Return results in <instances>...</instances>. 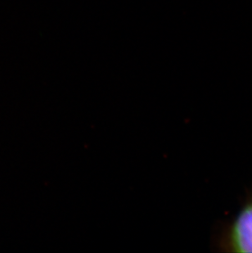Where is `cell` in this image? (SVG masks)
I'll list each match as a JSON object with an SVG mask.
<instances>
[{"mask_svg":"<svg viewBox=\"0 0 252 253\" xmlns=\"http://www.w3.org/2000/svg\"><path fill=\"white\" fill-rule=\"evenodd\" d=\"M226 241L232 252L252 253V198L245 203L228 228Z\"/></svg>","mask_w":252,"mask_h":253,"instance_id":"6da1fadb","label":"cell"}]
</instances>
